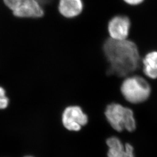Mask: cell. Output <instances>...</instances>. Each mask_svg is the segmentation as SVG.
Instances as JSON below:
<instances>
[{"label": "cell", "instance_id": "1", "mask_svg": "<svg viewBox=\"0 0 157 157\" xmlns=\"http://www.w3.org/2000/svg\"><path fill=\"white\" fill-rule=\"evenodd\" d=\"M107 62L106 74L119 79L141 70V58L137 45L129 40L107 39L102 47Z\"/></svg>", "mask_w": 157, "mask_h": 157}, {"label": "cell", "instance_id": "2", "mask_svg": "<svg viewBox=\"0 0 157 157\" xmlns=\"http://www.w3.org/2000/svg\"><path fill=\"white\" fill-rule=\"evenodd\" d=\"M104 113L108 124L117 133L124 131L132 133L136 130L135 112L131 107L118 102H112L106 106Z\"/></svg>", "mask_w": 157, "mask_h": 157}, {"label": "cell", "instance_id": "3", "mask_svg": "<svg viewBox=\"0 0 157 157\" xmlns=\"http://www.w3.org/2000/svg\"><path fill=\"white\" fill-rule=\"evenodd\" d=\"M120 92L123 99L128 104L139 105L144 103L150 98L151 85L144 77L134 74L122 80Z\"/></svg>", "mask_w": 157, "mask_h": 157}, {"label": "cell", "instance_id": "4", "mask_svg": "<svg viewBox=\"0 0 157 157\" xmlns=\"http://www.w3.org/2000/svg\"><path fill=\"white\" fill-rule=\"evenodd\" d=\"M89 121L88 115L78 105H67L61 113V124L64 129L71 132H78Z\"/></svg>", "mask_w": 157, "mask_h": 157}, {"label": "cell", "instance_id": "5", "mask_svg": "<svg viewBox=\"0 0 157 157\" xmlns=\"http://www.w3.org/2000/svg\"><path fill=\"white\" fill-rule=\"evenodd\" d=\"M6 6L17 17H39L44 12L37 0H4Z\"/></svg>", "mask_w": 157, "mask_h": 157}, {"label": "cell", "instance_id": "6", "mask_svg": "<svg viewBox=\"0 0 157 157\" xmlns=\"http://www.w3.org/2000/svg\"><path fill=\"white\" fill-rule=\"evenodd\" d=\"M107 157H136L135 147L129 142H124L116 135L107 138Z\"/></svg>", "mask_w": 157, "mask_h": 157}, {"label": "cell", "instance_id": "7", "mask_svg": "<svg viewBox=\"0 0 157 157\" xmlns=\"http://www.w3.org/2000/svg\"><path fill=\"white\" fill-rule=\"evenodd\" d=\"M131 23L128 17L117 15L113 17L108 24V32L110 39L115 40L128 39Z\"/></svg>", "mask_w": 157, "mask_h": 157}, {"label": "cell", "instance_id": "8", "mask_svg": "<svg viewBox=\"0 0 157 157\" xmlns=\"http://www.w3.org/2000/svg\"><path fill=\"white\" fill-rule=\"evenodd\" d=\"M83 7L82 0H60L58 10L62 16L67 18H73L82 12Z\"/></svg>", "mask_w": 157, "mask_h": 157}, {"label": "cell", "instance_id": "9", "mask_svg": "<svg viewBox=\"0 0 157 157\" xmlns=\"http://www.w3.org/2000/svg\"><path fill=\"white\" fill-rule=\"evenodd\" d=\"M141 71L146 78L157 80V51L147 52L141 59Z\"/></svg>", "mask_w": 157, "mask_h": 157}, {"label": "cell", "instance_id": "10", "mask_svg": "<svg viewBox=\"0 0 157 157\" xmlns=\"http://www.w3.org/2000/svg\"><path fill=\"white\" fill-rule=\"evenodd\" d=\"M9 104V98L6 95V90L2 87H0V110L4 109Z\"/></svg>", "mask_w": 157, "mask_h": 157}, {"label": "cell", "instance_id": "11", "mask_svg": "<svg viewBox=\"0 0 157 157\" xmlns=\"http://www.w3.org/2000/svg\"><path fill=\"white\" fill-rule=\"evenodd\" d=\"M124 2L130 6H138L141 4L144 0H123Z\"/></svg>", "mask_w": 157, "mask_h": 157}, {"label": "cell", "instance_id": "12", "mask_svg": "<svg viewBox=\"0 0 157 157\" xmlns=\"http://www.w3.org/2000/svg\"><path fill=\"white\" fill-rule=\"evenodd\" d=\"M40 4H45L49 2L51 0H37Z\"/></svg>", "mask_w": 157, "mask_h": 157}, {"label": "cell", "instance_id": "13", "mask_svg": "<svg viewBox=\"0 0 157 157\" xmlns=\"http://www.w3.org/2000/svg\"></svg>", "mask_w": 157, "mask_h": 157}]
</instances>
